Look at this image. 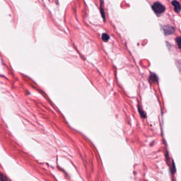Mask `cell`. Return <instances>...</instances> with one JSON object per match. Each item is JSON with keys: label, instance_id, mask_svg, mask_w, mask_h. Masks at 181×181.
<instances>
[{"label": "cell", "instance_id": "6da1fadb", "mask_svg": "<svg viewBox=\"0 0 181 181\" xmlns=\"http://www.w3.org/2000/svg\"><path fill=\"white\" fill-rule=\"evenodd\" d=\"M152 10L157 15L162 14L165 10V7L162 3L159 2H156L152 6Z\"/></svg>", "mask_w": 181, "mask_h": 181}, {"label": "cell", "instance_id": "7a4b0ae2", "mask_svg": "<svg viewBox=\"0 0 181 181\" xmlns=\"http://www.w3.org/2000/svg\"><path fill=\"white\" fill-rule=\"evenodd\" d=\"M163 32L166 36L170 35L175 32V28L170 25H165L162 27Z\"/></svg>", "mask_w": 181, "mask_h": 181}, {"label": "cell", "instance_id": "3957f363", "mask_svg": "<svg viewBox=\"0 0 181 181\" xmlns=\"http://www.w3.org/2000/svg\"><path fill=\"white\" fill-rule=\"evenodd\" d=\"M172 5L174 7V10L176 13H179L181 11V5L180 3L178 2L177 1L174 0L172 2Z\"/></svg>", "mask_w": 181, "mask_h": 181}, {"label": "cell", "instance_id": "277c9868", "mask_svg": "<svg viewBox=\"0 0 181 181\" xmlns=\"http://www.w3.org/2000/svg\"><path fill=\"white\" fill-rule=\"evenodd\" d=\"M149 79H150V80H151V81H152V82L155 83V82L157 81L158 79H157L156 75L154 74V73H152V75H150V76Z\"/></svg>", "mask_w": 181, "mask_h": 181}, {"label": "cell", "instance_id": "5b68a950", "mask_svg": "<svg viewBox=\"0 0 181 181\" xmlns=\"http://www.w3.org/2000/svg\"><path fill=\"white\" fill-rule=\"evenodd\" d=\"M101 38L104 42H107L108 40H109V36L107 34H103L102 36H101Z\"/></svg>", "mask_w": 181, "mask_h": 181}, {"label": "cell", "instance_id": "8992f818", "mask_svg": "<svg viewBox=\"0 0 181 181\" xmlns=\"http://www.w3.org/2000/svg\"><path fill=\"white\" fill-rule=\"evenodd\" d=\"M176 43H177V46H178V47L179 48H181V37H178L176 38Z\"/></svg>", "mask_w": 181, "mask_h": 181}, {"label": "cell", "instance_id": "52a82bcc", "mask_svg": "<svg viewBox=\"0 0 181 181\" xmlns=\"http://www.w3.org/2000/svg\"><path fill=\"white\" fill-rule=\"evenodd\" d=\"M101 11L102 17H103V18L104 20H105V14H104V11H103V7H102L101 4Z\"/></svg>", "mask_w": 181, "mask_h": 181}]
</instances>
